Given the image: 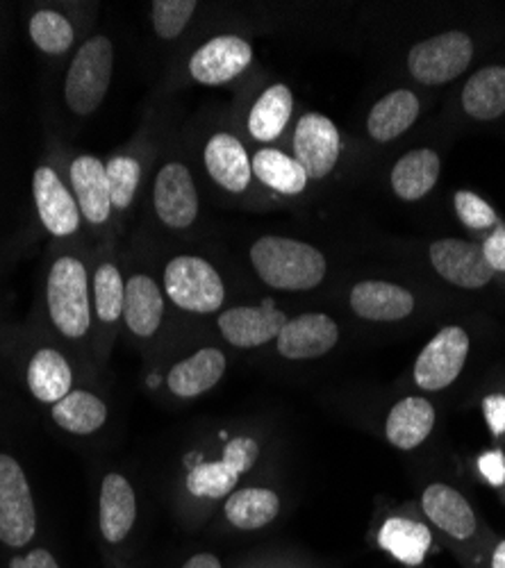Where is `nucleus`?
Wrapping results in <instances>:
<instances>
[{"mask_svg": "<svg viewBox=\"0 0 505 568\" xmlns=\"http://www.w3.org/2000/svg\"><path fill=\"white\" fill-rule=\"evenodd\" d=\"M46 316L67 351H89L94 342L91 314V280L84 262L75 255L58 257L46 275Z\"/></svg>", "mask_w": 505, "mask_h": 568, "instance_id": "obj_1", "label": "nucleus"}, {"mask_svg": "<svg viewBox=\"0 0 505 568\" xmlns=\"http://www.w3.org/2000/svg\"><path fill=\"white\" fill-rule=\"evenodd\" d=\"M253 271L275 292H312L326 280V255L292 236L266 234L251 244Z\"/></svg>", "mask_w": 505, "mask_h": 568, "instance_id": "obj_2", "label": "nucleus"}, {"mask_svg": "<svg viewBox=\"0 0 505 568\" xmlns=\"http://www.w3.org/2000/svg\"><path fill=\"white\" fill-rule=\"evenodd\" d=\"M140 524V496L121 470L103 473L97 498V535L103 561L132 566L130 544Z\"/></svg>", "mask_w": 505, "mask_h": 568, "instance_id": "obj_3", "label": "nucleus"}, {"mask_svg": "<svg viewBox=\"0 0 505 568\" xmlns=\"http://www.w3.org/2000/svg\"><path fill=\"white\" fill-rule=\"evenodd\" d=\"M114 71V43L105 34L89 37L75 51L67 78L64 103L75 116H91L103 105Z\"/></svg>", "mask_w": 505, "mask_h": 568, "instance_id": "obj_4", "label": "nucleus"}, {"mask_svg": "<svg viewBox=\"0 0 505 568\" xmlns=\"http://www.w3.org/2000/svg\"><path fill=\"white\" fill-rule=\"evenodd\" d=\"M166 301L188 314H216L225 303V284L219 271L199 255L173 257L162 275Z\"/></svg>", "mask_w": 505, "mask_h": 568, "instance_id": "obj_5", "label": "nucleus"}, {"mask_svg": "<svg viewBox=\"0 0 505 568\" xmlns=\"http://www.w3.org/2000/svg\"><path fill=\"white\" fill-rule=\"evenodd\" d=\"M39 535L34 494L21 462L0 453V544L28 550Z\"/></svg>", "mask_w": 505, "mask_h": 568, "instance_id": "obj_6", "label": "nucleus"}, {"mask_svg": "<svg viewBox=\"0 0 505 568\" xmlns=\"http://www.w3.org/2000/svg\"><path fill=\"white\" fill-rule=\"evenodd\" d=\"M474 60V41L463 30H448L415 43L407 53L410 75L422 84L437 87L461 78Z\"/></svg>", "mask_w": 505, "mask_h": 568, "instance_id": "obj_7", "label": "nucleus"}, {"mask_svg": "<svg viewBox=\"0 0 505 568\" xmlns=\"http://www.w3.org/2000/svg\"><path fill=\"white\" fill-rule=\"evenodd\" d=\"M125 307V280L119 264L110 257L101 260L91 275V314H94V342L91 355L101 366L108 362L119 325L123 323Z\"/></svg>", "mask_w": 505, "mask_h": 568, "instance_id": "obj_8", "label": "nucleus"}, {"mask_svg": "<svg viewBox=\"0 0 505 568\" xmlns=\"http://www.w3.org/2000/svg\"><path fill=\"white\" fill-rule=\"evenodd\" d=\"M472 351L469 333L461 325H446L424 346L412 377L415 385L428 394L448 389L461 377Z\"/></svg>", "mask_w": 505, "mask_h": 568, "instance_id": "obj_9", "label": "nucleus"}, {"mask_svg": "<svg viewBox=\"0 0 505 568\" xmlns=\"http://www.w3.org/2000/svg\"><path fill=\"white\" fill-rule=\"evenodd\" d=\"M78 362L62 344L37 346L26 362V389L43 407H53L78 389Z\"/></svg>", "mask_w": 505, "mask_h": 568, "instance_id": "obj_10", "label": "nucleus"}, {"mask_svg": "<svg viewBox=\"0 0 505 568\" xmlns=\"http://www.w3.org/2000/svg\"><path fill=\"white\" fill-rule=\"evenodd\" d=\"M153 210L169 230H188L199 219V189L192 171L182 162H166L155 173Z\"/></svg>", "mask_w": 505, "mask_h": 568, "instance_id": "obj_11", "label": "nucleus"}, {"mask_svg": "<svg viewBox=\"0 0 505 568\" xmlns=\"http://www.w3.org/2000/svg\"><path fill=\"white\" fill-rule=\"evenodd\" d=\"M32 199L37 216L55 240H71L82 227V214L71 186L60 178L55 166L41 164L32 173Z\"/></svg>", "mask_w": 505, "mask_h": 568, "instance_id": "obj_12", "label": "nucleus"}, {"mask_svg": "<svg viewBox=\"0 0 505 568\" xmlns=\"http://www.w3.org/2000/svg\"><path fill=\"white\" fill-rule=\"evenodd\" d=\"M292 151L310 180H324L335 171L342 155L340 130L326 114L305 112L294 128Z\"/></svg>", "mask_w": 505, "mask_h": 568, "instance_id": "obj_13", "label": "nucleus"}, {"mask_svg": "<svg viewBox=\"0 0 505 568\" xmlns=\"http://www.w3.org/2000/svg\"><path fill=\"white\" fill-rule=\"evenodd\" d=\"M253 62V45L238 34H219L194 51L188 69L194 82L221 87L240 78Z\"/></svg>", "mask_w": 505, "mask_h": 568, "instance_id": "obj_14", "label": "nucleus"}, {"mask_svg": "<svg viewBox=\"0 0 505 568\" xmlns=\"http://www.w3.org/2000/svg\"><path fill=\"white\" fill-rule=\"evenodd\" d=\"M431 264L442 280L461 290H483L496 277L489 268L481 244L457 240V236H444L428 248Z\"/></svg>", "mask_w": 505, "mask_h": 568, "instance_id": "obj_15", "label": "nucleus"}, {"mask_svg": "<svg viewBox=\"0 0 505 568\" xmlns=\"http://www.w3.org/2000/svg\"><path fill=\"white\" fill-rule=\"evenodd\" d=\"M340 344V325L324 312H305L287 318L275 337V353L290 362H310L326 357Z\"/></svg>", "mask_w": 505, "mask_h": 568, "instance_id": "obj_16", "label": "nucleus"}, {"mask_svg": "<svg viewBox=\"0 0 505 568\" xmlns=\"http://www.w3.org/2000/svg\"><path fill=\"white\" fill-rule=\"evenodd\" d=\"M287 323V314L275 310L271 303L262 307L238 305L223 310L216 316V329L225 344L240 351H253L269 342H275Z\"/></svg>", "mask_w": 505, "mask_h": 568, "instance_id": "obj_17", "label": "nucleus"}, {"mask_svg": "<svg viewBox=\"0 0 505 568\" xmlns=\"http://www.w3.org/2000/svg\"><path fill=\"white\" fill-rule=\"evenodd\" d=\"M422 509L431 524L455 544H474L481 535V520L474 507L451 485H428L422 494Z\"/></svg>", "mask_w": 505, "mask_h": 568, "instance_id": "obj_18", "label": "nucleus"}, {"mask_svg": "<svg viewBox=\"0 0 505 568\" xmlns=\"http://www.w3.org/2000/svg\"><path fill=\"white\" fill-rule=\"evenodd\" d=\"M166 296L149 273H132L125 280L123 325L134 342H153L164 325Z\"/></svg>", "mask_w": 505, "mask_h": 568, "instance_id": "obj_19", "label": "nucleus"}, {"mask_svg": "<svg viewBox=\"0 0 505 568\" xmlns=\"http://www.w3.org/2000/svg\"><path fill=\"white\" fill-rule=\"evenodd\" d=\"M69 180L82 221L97 230L108 227L114 210L110 201L105 162L89 153L75 155L69 164Z\"/></svg>", "mask_w": 505, "mask_h": 568, "instance_id": "obj_20", "label": "nucleus"}, {"mask_svg": "<svg viewBox=\"0 0 505 568\" xmlns=\"http://www.w3.org/2000/svg\"><path fill=\"white\" fill-rule=\"evenodd\" d=\"M228 371V357L216 346H205L173 362L164 373V389L178 400H194L212 392Z\"/></svg>", "mask_w": 505, "mask_h": 568, "instance_id": "obj_21", "label": "nucleus"}, {"mask_svg": "<svg viewBox=\"0 0 505 568\" xmlns=\"http://www.w3.org/2000/svg\"><path fill=\"white\" fill-rule=\"evenodd\" d=\"M349 305L362 321L396 323L417 307V298L401 284L385 280H362L349 294Z\"/></svg>", "mask_w": 505, "mask_h": 568, "instance_id": "obj_22", "label": "nucleus"}, {"mask_svg": "<svg viewBox=\"0 0 505 568\" xmlns=\"http://www.w3.org/2000/svg\"><path fill=\"white\" fill-rule=\"evenodd\" d=\"M203 164L214 184L231 194H244L253 180L251 155L231 132H214L203 149Z\"/></svg>", "mask_w": 505, "mask_h": 568, "instance_id": "obj_23", "label": "nucleus"}, {"mask_svg": "<svg viewBox=\"0 0 505 568\" xmlns=\"http://www.w3.org/2000/svg\"><path fill=\"white\" fill-rule=\"evenodd\" d=\"M55 428L69 437L87 439L101 433L110 420L108 400L94 389L78 387L49 409Z\"/></svg>", "mask_w": 505, "mask_h": 568, "instance_id": "obj_24", "label": "nucleus"}, {"mask_svg": "<svg viewBox=\"0 0 505 568\" xmlns=\"http://www.w3.org/2000/svg\"><path fill=\"white\" fill-rule=\"evenodd\" d=\"M435 405L422 396L398 400L385 420V437L396 450H415L435 430Z\"/></svg>", "mask_w": 505, "mask_h": 568, "instance_id": "obj_25", "label": "nucleus"}, {"mask_svg": "<svg viewBox=\"0 0 505 568\" xmlns=\"http://www.w3.org/2000/svg\"><path fill=\"white\" fill-rule=\"evenodd\" d=\"M281 496L269 487H242L223 500L225 524L240 532L269 528L281 516Z\"/></svg>", "mask_w": 505, "mask_h": 568, "instance_id": "obj_26", "label": "nucleus"}, {"mask_svg": "<svg viewBox=\"0 0 505 568\" xmlns=\"http://www.w3.org/2000/svg\"><path fill=\"white\" fill-rule=\"evenodd\" d=\"M420 112L422 105L415 91L394 89L372 108L370 116H366V132L378 144H390L415 125Z\"/></svg>", "mask_w": 505, "mask_h": 568, "instance_id": "obj_27", "label": "nucleus"}, {"mask_svg": "<svg viewBox=\"0 0 505 568\" xmlns=\"http://www.w3.org/2000/svg\"><path fill=\"white\" fill-rule=\"evenodd\" d=\"M440 171L442 162L433 149L410 151L392 169V192L405 203H417L433 192L440 180Z\"/></svg>", "mask_w": 505, "mask_h": 568, "instance_id": "obj_28", "label": "nucleus"}, {"mask_svg": "<svg viewBox=\"0 0 505 568\" xmlns=\"http://www.w3.org/2000/svg\"><path fill=\"white\" fill-rule=\"evenodd\" d=\"M294 114V93L287 84L275 82L266 87L249 112V134L260 144L279 139Z\"/></svg>", "mask_w": 505, "mask_h": 568, "instance_id": "obj_29", "label": "nucleus"}, {"mask_svg": "<svg viewBox=\"0 0 505 568\" xmlns=\"http://www.w3.org/2000/svg\"><path fill=\"white\" fill-rule=\"evenodd\" d=\"M378 546L405 566H420L433 546V532L417 518L390 516L378 530Z\"/></svg>", "mask_w": 505, "mask_h": 568, "instance_id": "obj_30", "label": "nucleus"}, {"mask_svg": "<svg viewBox=\"0 0 505 568\" xmlns=\"http://www.w3.org/2000/svg\"><path fill=\"white\" fill-rule=\"evenodd\" d=\"M463 110L474 121H494L505 114V67L476 71L461 97Z\"/></svg>", "mask_w": 505, "mask_h": 568, "instance_id": "obj_31", "label": "nucleus"}, {"mask_svg": "<svg viewBox=\"0 0 505 568\" xmlns=\"http://www.w3.org/2000/svg\"><path fill=\"white\" fill-rule=\"evenodd\" d=\"M240 483V473L219 455V459L192 464L182 478V489L199 503H219L231 496Z\"/></svg>", "mask_w": 505, "mask_h": 568, "instance_id": "obj_32", "label": "nucleus"}, {"mask_svg": "<svg viewBox=\"0 0 505 568\" xmlns=\"http://www.w3.org/2000/svg\"><path fill=\"white\" fill-rule=\"evenodd\" d=\"M253 178H257L271 192L283 196H299L307 189V173L303 166L294 160V155H287L279 149H260L255 151L253 160Z\"/></svg>", "mask_w": 505, "mask_h": 568, "instance_id": "obj_33", "label": "nucleus"}, {"mask_svg": "<svg viewBox=\"0 0 505 568\" xmlns=\"http://www.w3.org/2000/svg\"><path fill=\"white\" fill-rule=\"evenodd\" d=\"M28 34L43 55L62 58L75 43L73 23L58 10H39L28 23Z\"/></svg>", "mask_w": 505, "mask_h": 568, "instance_id": "obj_34", "label": "nucleus"}, {"mask_svg": "<svg viewBox=\"0 0 505 568\" xmlns=\"http://www.w3.org/2000/svg\"><path fill=\"white\" fill-rule=\"evenodd\" d=\"M105 171L112 210L117 214H125L132 207L137 192H140V182L144 173L142 160L128 153H117L105 162Z\"/></svg>", "mask_w": 505, "mask_h": 568, "instance_id": "obj_35", "label": "nucleus"}, {"mask_svg": "<svg viewBox=\"0 0 505 568\" xmlns=\"http://www.w3.org/2000/svg\"><path fill=\"white\" fill-rule=\"evenodd\" d=\"M196 0H155L151 6V23L155 34L164 41L178 39L196 14Z\"/></svg>", "mask_w": 505, "mask_h": 568, "instance_id": "obj_36", "label": "nucleus"}, {"mask_svg": "<svg viewBox=\"0 0 505 568\" xmlns=\"http://www.w3.org/2000/svg\"><path fill=\"white\" fill-rule=\"evenodd\" d=\"M453 207L457 219H461L469 230H489V227L494 230L498 225L494 207L487 201H483L478 194L469 192V189L455 192Z\"/></svg>", "mask_w": 505, "mask_h": 568, "instance_id": "obj_37", "label": "nucleus"}, {"mask_svg": "<svg viewBox=\"0 0 505 568\" xmlns=\"http://www.w3.org/2000/svg\"><path fill=\"white\" fill-rule=\"evenodd\" d=\"M221 457L244 478L246 473H251L253 466L260 462V444L249 435H238L223 444Z\"/></svg>", "mask_w": 505, "mask_h": 568, "instance_id": "obj_38", "label": "nucleus"}, {"mask_svg": "<svg viewBox=\"0 0 505 568\" xmlns=\"http://www.w3.org/2000/svg\"><path fill=\"white\" fill-rule=\"evenodd\" d=\"M483 255L489 264V268L494 271V275L505 273V225L498 223L489 234L487 240L481 244Z\"/></svg>", "mask_w": 505, "mask_h": 568, "instance_id": "obj_39", "label": "nucleus"}, {"mask_svg": "<svg viewBox=\"0 0 505 568\" xmlns=\"http://www.w3.org/2000/svg\"><path fill=\"white\" fill-rule=\"evenodd\" d=\"M10 568H62V564L51 548L30 546L21 557L10 559Z\"/></svg>", "mask_w": 505, "mask_h": 568, "instance_id": "obj_40", "label": "nucleus"}, {"mask_svg": "<svg viewBox=\"0 0 505 568\" xmlns=\"http://www.w3.org/2000/svg\"><path fill=\"white\" fill-rule=\"evenodd\" d=\"M483 412L492 435L503 437L505 435V396L503 394L487 396L483 403Z\"/></svg>", "mask_w": 505, "mask_h": 568, "instance_id": "obj_41", "label": "nucleus"}, {"mask_svg": "<svg viewBox=\"0 0 505 568\" xmlns=\"http://www.w3.org/2000/svg\"><path fill=\"white\" fill-rule=\"evenodd\" d=\"M478 468H481V473H483L487 483L498 485V487L505 485V459H503L501 453L483 455L481 462H478Z\"/></svg>", "mask_w": 505, "mask_h": 568, "instance_id": "obj_42", "label": "nucleus"}, {"mask_svg": "<svg viewBox=\"0 0 505 568\" xmlns=\"http://www.w3.org/2000/svg\"><path fill=\"white\" fill-rule=\"evenodd\" d=\"M178 568H223L216 552H194L188 557Z\"/></svg>", "mask_w": 505, "mask_h": 568, "instance_id": "obj_43", "label": "nucleus"}, {"mask_svg": "<svg viewBox=\"0 0 505 568\" xmlns=\"http://www.w3.org/2000/svg\"><path fill=\"white\" fill-rule=\"evenodd\" d=\"M487 568H505V539L496 541L487 557Z\"/></svg>", "mask_w": 505, "mask_h": 568, "instance_id": "obj_44", "label": "nucleus"}]
</instances>
